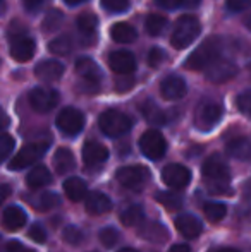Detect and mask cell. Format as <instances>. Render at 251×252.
<instances>
[{
	"instance_id": "obj_1",
	"label": "cell",
	"mask_w": 251,
	"mask_h": 252,
	"mask_svg": "<svg viewBox=\"0 0 251 252\" xmlns=\"http://www.w3.org/2000/svg\"><path fill=\"white\" fill-rule=\"evenodd\" d=\"M229 166L220 155H214L203 163V179L208 184L210 190L224 194L229 184Z\"/></svg>"
},
{
	"instance_id": "obj_2",
	"label": "cell",
	"mask_w": 251,
	"mask_h": 252,
	"mask_svg": "<svg viewBox=\"0 0 251 252\" xmlns=\"http://www.w3.org/2000/svg\"><path fill=\"white\" fill-rule=\"evenodd\" d=\"M9 38H10V57L16 62H28L33 59L36 43L33 38L26 34V28L21 26L19 23H12L9 28Z\"/></svg>"
},
{
	"instance_id": "obj_3",
	"label": "cell",
	"mask_w": 251,
	"mask_h": 252,
	"mask_svg": "<svg viewBox=\"0 0 251 252\" xmlns=\"http://www.w3.org/2000/svg\"><path fill=\"white\" fill-rule=\"evenodd\" d=\"M222 50V40L217 36L207 38L200 47L196 48L186 60V67L191 70H203L205 67L210 65L214 60L220 57Z\"/></svg>"
},
{
	"instance_id": "obj_4",
	"label": "cell",
	"mask_w": 251,
	"mask_h": 252,
	"mask_svg": "<svg viewBox=\"0 0 251 252\" xmlns=\"http://www.w3.org/2000/svg\"><path fill=\"white\" fill-rule=\"evenodd\" d=\"M200 30H201V24L194 16L179 17L174 26V31H172L171 43L174 45V48L182 50V48L189 47L196 40L198 34H200Z\"/></svg>"
},
{
	"instance_id": "obj_5",
	"label": "cell",
	"mask_w": 251,
	"mask_h": 252,
	"mask_svg": "<svg viewBox=\"0 0 251 252\" xmlns=\"http://www.w3.org/2000/svg\"><path fill=\"white\" fill-rule=\"evenodd\" d=\"M98 126H100L102 132L108 137H119L129 132L133 127V120L129 115L119 112V110H107L100 115L98 119Z\"/></svg>"
},
{
	"instance_id": "obj_6",
	"label": "cell",
	"mask_w": 251,
	"mask_h": 252,
	"mask_svg": "<svg viewBox=\"0 0 251 252\" xmlns=\"http://www.w3.org/2000/svg\"><path fill=\"white\" fill-rule=\"evenodd\" d=\"M76 72L81 77V88L84 93H97L100 90L102 72L100 67L91 59H79L76 62Z\"/></svg>"
},
{
	"instance_id": "obj_7",
	"label": "cell",
	"mask_w": 251,
	"mask_h": 252,
	"mask_svg": "<svg viewBox=\"0 0 251 252\" xmlns=\"http://www.w3.org/2000/svg\"><path fill=\"white\" fill-rule=\"evenodd\" d=\"M222 113H224V108H222L220 103L217 101H203L196 110V117H194V124L200 130L207 132V130H212L222 119Z\"/></svg>"
},
{
	"instance_id": "obj_8",
	"label": "cell",
	"mask_w": 251,
	"mask_h": 252,
	"mask_svg": "<svg viewBox=\"0 0 251 252\" xmlns=\"http://www.w3.org/2000/svg\"><path fill=\"white\" fill-rule=\"evenodd\" d=\"M48 150V143H31L26 144L9 163V168L10 170H23L26 166L33 165L35 161L41 158V156L47 153Z\"/></svg>"
},
{
	"instance_id": "obj_9",
	"label": "cell",
	"mask_w": 251,
	"mask_h": 252,
	"mask_svg": "<svg viewBox=\"0 0 251 252\" xmlns=\"http://www.w3.org/2000/svg\"><path fill=\"white\" fill-rule=\"evenodd\" d=\"M140 150L146 158L160 159L167 151V143L158 130H146L140 137Z\"/></svg>"
},
{
	"instance_id": "obj_10",
	"label": "cell",
	"mask_w": 251,
	"mask_h": 252,
	"mask_svg": "<svg viewBox=\"0 0 251 252\" xmlns=\"http://www.w3.org/2000/svg\"><path fill=\"white\" fill-rule=\"evenodd\" d=\"M57 127L66 136H76L84 127V115L76 108H64L57 115Z\"/></svg>"
},
{
	"instance_id": "obj_11",
	"label": "cell",
	"mask_w": 251,
	"mask_h": 252,
	"mask_svg": "<svg viewBox=\"0 0 251 252\" xmlns=\"http://www.w3.org/2000/svg\"><path fill=\"white\" fill-rule=\"evenodd\" d=\"M59 93L50 88H35L30 93V105L33 106L35 112L47 113L54 110L59 103Z\"/></svg>"
},
{
	"instance_id": "obj_12",
	"label": "cell",
	"mask_w": 251,
	"mask_h": 252,
	"mask_svg": "<svg viewBox=\"0 0 251 252\" xmlns=\"http://www.w3.org/2000/svg\"><path fill=\"white\" fill-rule=\"evenodd\" d=\"M236 72H238V67L231 60L220 59V57L217 60H214L208 67H205V76L212 83H225V81L232 79L236 76Z\"/></svg>"
},
{
	"instance_id": "obj_13",
	"label": "cell",
	"mask_w": 251,
	"mask_h": 252,
	"mask_svg": "<svg viewBox=\"0 0 251 252\" xmlns=\"http://www.w3.org/2000/svg\"><path fill=\"white\" fill-rule=\"evenodd\" d=\"M162 180L167 184L169 187L174 189H182L189 184L191 180V172L186 166L179 165V163H171L164 168L162 172Z\"/></svg>"
},
{
	"instance_id": "obj_14",
	"label": "cell",
	"mask_w": 251,
	"mask_h": 252,
	"mask_svg": "<svg viewBox=\"0 0 251 252\" xmlns=\"http://www.w3.org/2000/svg\"><path fill=\"white\" fill-rule=\"evenodd\" d=\"M108 158V151L104 144L97 143V141H90L84 144L83 148V161L88 168H98L102 166Z\"/></svg>"
},
{
	"instance_id": "obj_15",
	"label": "cell",
	"mask_w": 251,
	"mask_h": 252,
	"mask_svg": "<svg viewBox=\"0 0 251 252\" xmlns=\"http://www.w3.org/2000/svg\"><path fill=\"white\" fill-rule=\"evenodd\" d=\"M148 179V170L144 166L133 165V166H122L117 170V180L124 187H138Z\"/></svg>"
},
{
	"instance_id": "obj_16",
	"label": "cell",
	"mask_w": 251,
	"mask_h": 252,
	"mask_svg": "<svg viewBox=\"0 0 251 252\" xmlns=\"http://www.w3.org/2000/svg\"><path fill=\"white\" fill-rule=\"evenodd\" d=\"M108 65L115 74H133V70L136 69V60L131 52L117 50L108 55Z\"/></svg>"
},
{
	"instance_id": "obj_17",
	"label": "cell",
	"mask_w": 251,
	"mask_h": 252,
	"mask_svg": "<svg viewBox=\"0 0 251 252\" xmlns=\"http://www.w3.org/2000/svg\"><path fill=\"white\" fill-rule=\"evenodd\" d=\"M188 91L186 81L179 76H167L160 84V93L165 100H181Z\"/></svg>"
},
{
	"instance_id": "obj_18",
	"label": "cell",
	"mask_w": 251,
	"mask_h": 252,
	"mask_svg": "<svg viewBox=\"0 0 251 252\" xmlns=\"http://www.w3.org/2000/svg\"><path fill=\"white\" fill-rule=\"evenodd\" d=\"M38 79L45 81V83H54V81L61 79L64 74V65L59 60H43L36 65L35 69Z\"/></svg>"
},
{
	"instance_id": "obj_19",
	"label": "cell",
	"mask_w": 251,
	"mask_h": 252,
	"mask_svg": "<svg viewBox=\"0 0 251 252\" xmlns=\"http://www.w3.org/2000/svg\"><path fill=\"white\" fill-rule=\"evenodd\" d=\"M176 228L186 239H196L201 233V223L193 215H181L176 220Z\"/></svg>"
},
{
	"instance_id": "obj_20",
	"label": "cell",
	"mask_w": 251,
	"mask_h": 252,
	"mask_svg": "<svg viewBox=\"0 0 251 252\" xmlns=\"http://www.w3.org/2000/svg\"><path fill=\"white\" fill-rule=\"evenodd\" d=\"M2 225L5 226L10 232H16V230L23 228L26 225V213L19 208V206H10L3 211L2 216Z\"/></svg>"
},
{
	"instance_id": "obj_21",
	"label": "cell",
	"mask_w": 251,
	"mask_h": 252,
	"mask_svg": "<svg viewBox=\"0 0 251 252\" xmlns=\"http://www.w3.org/2000/svg\"><path fill=\"white\" fill-rule=\"evenodd\" d=\"M112 209V201L102 192H91L86 197V211L91 215H104Z\"/></svg>"
},
{
	"instance_id": "obj_22",
	"label": "cell",
	"mask_w": 251,
	"mask_h": 252,
	"mask_svg": "<svg viewBox=\"0 0 251 252\" xmlns=\"http://www.w3.org/2000/svg\"><path fill=\"white\" fill-rule=\"evenodd\" d=\"M77 30H79L81 36L84 38V41H93L95 40V33H97V26H98V19L93 14H81L77 17Z\"/></svg>"
},
{
	"instance_id": "obj_23",
	"label": "cell",
	"mask_w": 251,
	"mask_h": 252,
	"mask_svg": "<svg viewBox=\"0 0 251 252\" xmlns=\"http://www.w3.org/2000/svg\"><path fill=\"white\" fill-rule=\"evenodd\" d=\"M227 153L238 159L251 158V141L248 137H236L227 143Z\"/></svg>"
},
{
	"instance_id": "obj_24",
	"label": "cell",
	"mask_w": 251,
	"mask_h": 252,
	"mask_svg": "<svg viewBox=\"0 0 251 252\" xmlns=\"http://www.w3.org/2000/svg\"><path fill=\"white\" fill-rule=\"evenodd\" d=\"M26 182L31 189H40V187H45L52 182V173L48 172L47 166H35L26 177Z\"/></svg>"
},
{
	"instance_id": "obj_25",
	"label": "cell",
	"mask_w": 251,
	"mask_h": 252,
	"mask_svg": "<svg viewBox=\"0 0 251 252\" xmlns=\"http://www.w3.org/2000/svg\"><path fill=\"white\" fill-rule=\"evenodd\" d=\"M110 36H112V40L117 41V43H133V41L138 38V33L131 24L117 23L112 26Z\"/></svg>"
},
{
	"instance_id": "obj_26",
	"label": "cell",
	"mask_w": 251,
	"mask_h": 252,
	"mask_svg": "<svg viewBox=\"0 0 251 252\" xmlns=\"http://www.w3.org/2000/svg\"><path fill=\"white\" fill-rule=\"evenodd\" d=\"M64 190H66V196L74 202L86 197V184H84V180L77 179V177L67 179L64 182Z\"/></svg>"
},
{
	"instance_id": "obj_27",
	"label": "cell",
	"mask_w": 251,
	"mask_h": 252,
	"mask_svg": "<svg viewBox=\"0 0 251 252\" xmlns=\"http://www.w3.org/2000/svg\"><path fill=\"white\" fill-rule=\"evenodd\" d=\"M54 166L57 170V173H69L71 170L76 166V161H74V156L67 148H61V150L55 151L54 156Z\"/></svg>"
},
{
	"instance_id": "obj_28",
	"label": "cell",
	"mask_w": 251,
	"mask_h": 252,
	"mask_svg": "<svg viewBox=\"0 0 251 252\" xmlns=\"http://www.w3.org/2000/svg\"><path fill=\"white\" fill-rule=\"evenodd\" d=\"M140 110H141V113H143V117L150 124H155V126H162V124H165L164 112H162V110L158 108V106L155 105L151 100H146V101L141 103Z\"/></svg>"
},
{
	"instance_id": "obj_29",
	"label": "cell",
	"mask_w": 251,
	"mask_h": 252,
	"mask_svg": "<svg viewBox=\"0 0 251 252\" xmlns=\"http://www.w3.org/2000/svg\"><path fill=\"white\" fill-rule=\"evenodd\" d=\"M144 28H146V33L150 36H158L165 31L167 28V19L164 16H158V14H150L146 17V23H144Z\"/></svg>"
},
{
	"instance_id": "obj_30",
	"label": "cell",
	"mask_w": 251,
	"mask_h": 252,
	"mask_svg": "<svg viewBox=\"0 0 251 252\" xmlns=\"http://www.w3.org/2000/svg\"><path fill=\"white\" fill-rule=\"evenodd\" d=\"M31 202L35 204V208L41 209V211H48V209H52V208H55V206L61 204V199H59V196L54 192H43Z\"/></svg>"
},
{
	"instance_id": "obj_31",
	"label": "cell",
	"mask_w": 251,
	"mask_h": 252,
	"mask_svg": "<svg viewBox=\"0 0 251 252\" xmlns=\"http://www.w3.org/2000/svg\"><path fill=\"white\" fill-rule=\"evenodd\" d=\"M141 235L148 240H157V242H164L167 239V232L162 225H155V223H148L144 225V228L141 230Z\"/></svg>"
},
{
	"instance_id": "obj_32",
	"label": "cell",
	"mask_w": 251,
	"mask_h": 252,
	"mask_svg": "<svg viewBox=\"0 0 251 252\" xmlns=\"http://www.w3.org/2000/svg\"><path fill=\"white\" fill-rule=\"evenodd\" d=\"M141 220H143V209H141L140 206H129L121 215V221L127 226L140 225Z\"/></svg>"
},
{
	"instance_id": "obj_33",
	"label": "cell",
	"mask_w": 251,
	"mask_h": 252,
	"mask_svg": "<svg viewBox=\"0 0 251 252\" xmlns=\"http://www.w3.org/2000/svg\"><path fill=\"white\" fill-rule=\"evenodd\" d=\"M48 50L54 53V55H67V53L72 50V41H71L69 36L54 38V40L48 43Z\"/></svg>"
},
{
	"instance_id": "obj_34",
	"label": "cell",
	"mask_w": 251,
	"mask_h": 252,
	"mask_svg": "<svg viewBox=\"0 0 251 252\" xmlns=\"http://www.w3.org/2000/svg\"><path fill=\"white\" fill-rule=\"evenodd\" d=\"M203 211H205V216H207L210 221H220L225 216V213H227V209H225V206L220 204V202H208V204H205Z\"/></svg>"
},
{
	"instance_id": "obj_35",
	"label": "cell",
	"mask_w": 251,
	"mask_h": 252,
	"mask_svg": "<svg viewBox=\"0 0 251 252\" xmlns=\"http://www.w3.org/2000/svg\"><path fill=\"white\" fill-rule=\"evenodd\" d=\"M155 199L160 202L162 206H165L167 209H171V211H176V209H179L182 206V199L178 196V194H171V192H158L157 196H155Z\"/></svg>"
},
{
	"instance_id": "obj_36",
	"label": "cell",
	"mask_w": 251,
	"mask_h": 252,
	"mask_svg": "<svg viewBox=\"0 0 251 252\" xmlns=\"http://www.w3.org/2000/svg\"><path fill=\"white\" fill-rule=\"evenodd\" d=\"M64 21V14L57 9H52L43 19V30L45 31H55Z\"/></svg>"
},
{
	"instance_id": "obj_37",
	"label": "cell",
	"mask_w": 251,
	"mask_h": 252,
	"mask_svg": "<svg viewBox=\"0 0 251 252\" xmlns=\"http://www.w3.org/2000/svg\"><path fill=\"white\" fill-rule=\"evenodd\" d=\"M117 240H119V232L115 228H112V226H105L100 232V242L104 244L107 249L114 247L115 244H117Z\"/></svg>"
},
{
	"instance_id": "obj_38",
	"label": "cell",
	"mask_w": 251,
	"mask_h": 252,
	"mask_svg": "<svg viewBox=\"0 0 251 252\" xmlns=\"http://www.w3.org/2000/svg\"><path fill=\"white\" fill-rule=\"evenodd\" d=\"M62 237H64V240H66L67 244H72V246L81 244V242H83V239H84L83 232H81L77 226H66V228H64V232H62Z\"/></svg>"
},
{
	"instance_id": "obj_39",
	"label": "cell",
	"mask_w": 251,
	"mask_h": 252,
	"mask_svg": "<svg viewBox=\"0 0 251 252\" xmlns=\"http://www.w3.org/2000/svg\"><path fill=\"white\" fill-rule=\"evenodd\" d=\"M14 150V139L9 134H0V163L5 161Z\"/></svg>"
},
{
	"instance_id": "obj_40",
	"label": "cell",
	"mask_w": 251,
	"mask_h": 252,
	"mask_svg": "<svg viewBox=\"0 0 251 252\" xmlns=\"http://www.w3.org/2000/svg\"><path fill=\"white\" fill-rule=\"evenodd\" d=\"M102 5L110 12H124L129 9V0H102Z\"/></svg>"
},
{
	"instance_id": "obj_41",
	"label": "cell",
	"mask_w": 251,
	"mask_h": 252,
	"mask_svg": "<svg viewBox=\"0 0 251 252\" xmlns=\"http://www.w3.org/2000/svg\"><path fill=\"white\" fill-rule=\"evenodd\" d=\"M165 59H167V55H165V52L162 48H153L148 53V63L151 67H160L165 62Z\"/></svg>"
},
{
	"instance_id": "obj_42",
	"label": "cell",
	"mask_w": 251,
	"mask_h": 252,
	"mask_svg": "<svg viewBox=\"0 0 251 252\" xmlns=\"http://www.w3.org/2000/svg\"><path fill=\"white\" fill-rule=\"evenodd\" d=\"M238 108L241 110L245 115L251 117V90L245 91L238 96Z\"/></svg>"
},
{
	"instance_id": "obj_43",
	"label": "cell",
	"mask_w": 251,
	"mask_h": 252,
	"mask_svg": "<svg viewBox=\"0 0 251 252\" xmlns=\"http://www.w3.org/2000/svg\"><path fill=\"white\" fill-rule=\"evenodd\" d=\"M133 84H134V79L129 77V74H119V77L115 79V90H117L119 93H124V91L133 88Z\"/></svg>"
},
{
	"instance_id": "obj_44",
	"label": "cell",
	"mask_w": 251,
	"mask_h": 252,
	"mask_svg": "<svg viewBox=\"0 0 251 252\" xmlns=\"http://www.w3.org/2000/svg\"><path fill=\"white\" fill-rule=\"evenodd\" d=\"M28 235H30L31 240H35V242L38 244H43L45 240H47V232H45V228L41 225H33L30 228V232H28Z\"/></svg>"
},
{
	"instance_id": "obj_45",
	"label": "cell",
	"mask_w": 251,
	"mask_h": 252,
	"mask_svg": "<svg viewBox=\"0 0 251 252\" xmlns=\"http://www.w3.org/2000/svg\"><path fill=\"white\" fill-rule=\"evenodd\" d=\"M227 5L231 10H245L251 7V0H227Z\"/></svg>"
},
{
	"instance_id": "obj_46",
	"label": "cell",
	"mask_w": 251,
	"mask_h": 252,
	"mask_svg": "<svg viewBox=\"0 0 251 252\" xmlns=\"http://www.w3.org/2000/svg\"><path fill=\"white\" fill-rule=\"evenodd\" d=\"M7 252H33V251L26 249V247L21 242H17V240H12V242H9V246H7Z\"/></svg>"
},
{
	"instance_id": "obj_47",
	"label": "cell",
	"mask_w": 251,
	"mask_h": 252,
	"mask_svg": "<svg viewBox=\"0 0 251 252\" xmlns=\"http://www.w3.org/2000/svg\"><path fill=\"white\" fill-rule=\"evenodd\" d=\"M158 5L164 7V9H176V7L182 5V0H157Z\"/></svg>"
},
{
	"instance_id": "obj_48",
	"label": "cell",
	"mask_w": 251,
	"mask_h": 252,
	"mask_svg": "<svg viewBox=\"0 0 251 252\" xmlns=\"http://www.w3.org/2000/svg\"><path fill=\"white\" fill-rule=\"evenodd\" d=\"M23 2H24V7H26L28 10H36L41 7L43 0H23Z\"/></svg>"
},
{
	"instance_id": "obj_49",
	"label": "cell",
	"mask_w": 251,
	"mask_h": 252,
	"mask_svg": "<svg viewBox=\"0 0 251 252\" xmlns=\"http://www.w3.org/2000/svg\"><path fill=\"white\" fill-rule=\"evenodd\" d=\"M9 194H10V187L5 186V184H0V204L9 197Z\"/></svg>"
},
{
	"instance_id": "obj_50",
	"label": "cell",
	"mask_w": 251,
	"mask_h": 252,
	"mask_svg": "<svg viewBox=\"0 0 251 252\" xmlns=\"http://www.w3.org/2000/svg\"><path fill=\"white\" fill-rule=\"evenodd\" d=\"M7 126H9V117H7V113L3 112V108L0 106V130L7 129Z\"/></svg>"
},
{
	"instance_id": "obj_51",
	"label": "cell",
	"mask_w": 251,
	"mask_h": 252,
	"mask_svg": "<svg viewBox=\"0 0 251 252\" xmlns=\"http://www.w3.org/2000/svg\"><path fill=\"white\" fill-rule=\"evenodd\" d=\"M169 252H189V247L184 246V244H176V246L171 247Z\"/></svg>"
},
{
	"instance_id": "obj_52",
	"label": "cell",
	"mask_w": 251,
	"mask_h": 252,
	"mask_svg": "<svg viewBox=\"0 0 251 252\" xmlns=\"http://www.w3.org/2000/svg\"><path fill=\"white\" fill-rule=\"evenodd\" d=\"M182 3H184L186 7H196V5H200V0H182Z\"/></svg>"
},
{
	"instance_id": "obj_53",
	"label": "cell",
	"mask_w": 251,
	"mask_h": 252,
	"mask_svg": "<svg viewBox=\"0 0 251 252\" xmlns=\"http://www.w3.org/2000/svg\"><path fill=\"white\" fill-rule=\"evenodd\" d=\"M64 2L67 3V5H79V3H83V2H86V0H64Z\"/></svg>"
},
{
	"instance_id": "obj_54",
	"label": "cell",
	"mask_w": 251,
	"mask_h": 252,
	"mask_svg": "<svg viewBox=\"0 0 251 252\" xmlns=\"http://www.w3.org/2000/svg\"><path fill=\"white\" fill-rule=\"evenodd\" d=\"M210 252H238V251L229 249V247H222V249H215V251H210Z\"/></svg>"
},
{
	"instance_id": "obj_55",
	"label": "cell",
	"mask_w": 251,
	"mask_h": 252,
	"mask_svg": "<svg viewBox=\"0 0 251 252\" xmlns=\"http://www.w3.org/2000/svg\"><path fill=\"white\" fill-rule=\"evenodd\" d=\"M245 24H246V26H248V30L251 31V14H250L248 17H246V19H245Z\"/></svg>"
},
{
	"instance_id": "obj_56",
	"label": "cell",
	"mask_w": 251,
	"mask_h": 252,
	"mask_svg": "<svg viewBox=\"0 0 251 252\" xmlns=\"http://www.w3.org/2000/svg\"><path fill=\"white\" fill-rule=\"evenodd\" d=\"M119 252H138V251H134V249H129V247H126V249H121Z\"/></svg>"
},
{
	"instance_id": "obj_57",
	"label": "cell",
	"mask_w": 251,
	"mask_h": 252,
	"mask_svg": "<svg viewBox=\"0 0 251 252\" xmlns=\"http://www.w3.org/2000/svg\"><path fill=\"white\" fill-rule=\"evenodd\" d=\"M0 249H2V237H0Z\"/></svg>"
},
{
	"instance_id": "obj_58",
	"label": "cell",
	"mask_w": 251,
	"mask_h": 252,
	"mask_svg": "<svg viewBox=\"0 0 251 252\" xmlns=\"http://www.w3.org/2000/svg\"><path fill=\"white\" fill-rule=\"evenodd\" d=\"M250 70H251V65H250Z\"/></svg>"
},
{
	"instance_id": "obj_59",
	"label": "cell",
	"mask_w": 251,
	"mask_h": 252,
	"mask_svg": "<svg viewBox=\"0 0 251 252\" xmlns=\"http://www.w3.org/2000/svg\"><path fill=\"white\" fill-rule=\"evenodd\" d=\"M0 2H2V0H0Z\"/></svg>"
}]
</instances>
